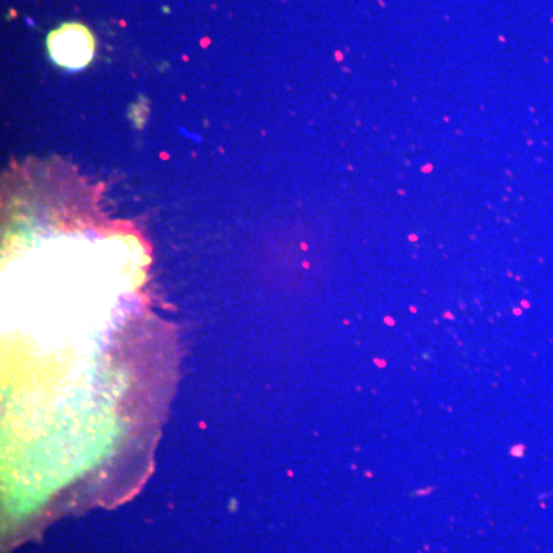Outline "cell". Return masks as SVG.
I'll use <instances>...</instances> for the list:
<instances>
[{
	"label": "cell",
	"mask_w": 553,
	"mask_h": 553,
	"mask_svg": "<svg viewBox=\"0 0 553 553\" xmlns=\"http://www.w3.org/2000/svg\"><path fill=\"white\" fill-rule=\"evenodd\" d=\"M48 49L52 60L59 65L79 69L94 56V37L80 23H65L49 34Z\"/></svg>",
	"instance_id": "6da1fadb"
}]
</instances>
